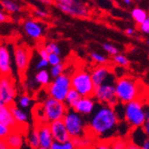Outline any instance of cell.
<instances>
[{
  "label": "cell",
  "mask_w": 149,
  "mask_h": 149,
  "mask_svg": "<svg viewBox=\"0 0 149 149\" xmlns=\"http://www.w3.org/2000/svg\"><path fill=\"white\" fill-rule=\"evenodd\" d=\"M114 107L100 104L89 116L87 133L101 140H109L115 137L120 123Z\"/></svg>",
  "instance_id": "obj_1"
},
{
  "label": "cell",
  "mask_w": 149,
  "mask_h": 149,
  "mask_svg": "<svg viewBox=\"0 0 149 149\" xmlns=\"http://www.w3.org/2000/svg\"><path fill=\"white\" fill-rule=\"evenodd\" d=\"M68 109V108L64 102L54 100L46 95L45 98L42 100L41 103L35 107L34 114L38 124H49L55 121L62 120Z\"/></svg>",
  "instance_id": "obj_2"
},
{
  "label": "cell",
  "mask_w": 149,
  "mask_h": 149,
  "mask_svg": "<svg viewBox=\"0 0 149 149\" xmlns=\"http://www.w3.org/2000/svg\"><path fill=\"white\" fill-rule=\"evenodd\" d=\"M116 98L118 103L126 104L138 100L140 93L136 80L129 77H120L115 83Z\"/></svg>",
  "instance_id": "obj_3"
},
{
  "label": "cell",
  "mask_w": 149,
  "mask_h": 149,
  "mask_svg": "<svg viewBox=\"0 0 149 149\" xmlns=\"http://www.w3.org/2000/svg\"><path fill=\"white\" fill-rule=\"evenodd\" d=\"M146 118V110L140 100H136L123 104V119L132 129L141 128Z\"/></svg>",
  "instance_id": "obj_4"
},
{
  "label": "cell",
  "mask_w": 149,
  "mask_h": 149,
  "mask_svg": "<svg viewBox=\"0 0 149 149\" xmlns=\"http://www.w3.org/2000/svg\"><path fill=\"white\" fill-rule=\"evenodd\" d=\"M62 121L65 124L67 132L71 139L78 138L87 133V122L84 116L79 115L72 108L68 109Z\"/></svg>",
  "instance_id": "obj_5"
},
{
  "label": "cell",
  "mask_w": 149,
  "mask_h": 149,
  "mask_svg": "<svg viewBox=\"0 0 149 149\" xmlns=\"http://www.w3.org/2000/svg\"><path fill=\"white\" fill-rule=\"evenodd\" d=\"M71 89V76L68 73H62L61 76L52 78L51 83L45 87L47 96L64 102L68 92Z\"/></svg>",
  "instance_id": "obj_6"
},
{
  "label": "cell",
  "mask_w": 149,
  "mask_h": 149,
  "mask_svg": "<svg viewBox=\"0 0 149 149\" xmlns=\"http://www.w3.org/2000/svg\"><path fill=\"white\" fill-rule=\"evenodd\" d=\"M71 88L77 91L81 97H92L95 86L92 83L91 73L78 69L71 74Z\"/></svg>",
  "instance_id": "obj_7"
},
{
  "label": "cell",
  "mask_w": 149,
  "mask_h": 149,
  "mask_svg": "<svg viewBox=\"0 0 149 149\" xmlns=\"http://www.w3.org/2000/svg\"><path fill=\"white\" fill-rule=\"evenodd\" d=\"M92 97L100 104L115 107L118 101L116 98L115 83L113 80H109L99 86H96Z\"/></svg>",
  "instance_id": "obj_8"
},
{
  "label": "cell",
  "mask_w": 149,
  "mask_h": 149,
  "mask_svg": "<svg viewBox=\"0 0 149 149\" xmlns=\"http://www.w3.org/2000/svg\"><path fill=\"white\" fill-rule=\"evenodd\" d=\"M56 6L63 13L77 18L89 16L88 7L78 0H54Z\"/></svg>",
  "instance_id": "obj_9"
},
{
  "label": "cell",
  "mask_w": 149,
  "mask_h": 149,
  "mask_svg": "<svg viewBox=\"0 0 149 149\" xmlns=\"http://www.w3.org/2000/svg\"><path fill=\"white\" fill-rule=\"evenodd\" d=\"M17 98V89L10 76L0 77V99L3 104L13 105Z\"/></svg>",
  "instance_id": "obj_10"
},
{
  "label": "cell",
  "mask_w": 149,
  "mask_h": 149,
  "mask_svg": "<svg viewBox=\"0 0 149 149\" xmlns=\"http://www.w3.org/2000/svg\"><path fill=\"white\" fill-rule=\"evenodd\" d=\"M24 33L33 40H39L45 34V26L42 22L34 19H28L22 24Z\"/></svg>",
  "instance_id": "obj_11"
},
{
  "label": "cell",
  "mask_w": 149,
  "mask_h": 149,
  "mask_svg": "<svg viewBox=\"0 0 149 149\" xmlns=\"http://www.w3.org/2000/svg\"><path fill=\"white\" fill-rule=\"evenodd\" d=\"M30 54L29 51L24 45H18L13 50V61L17 70L24 73L29 64Z\"/></svg>",
  "instance_id": "obj_12"
},
{
  "label": "cell",
  "mask_w": 149,
  "mask_h": 149,
  "mask_svg": "<svg viewBox=\"0 0 149 149\" xmlns=\"http://www.w3.org/2000/svg\"><path fill=\"white\" fill-rule=\"evenodd\" d=\"M13 69V56L7 45H0V74L10 76Z\"/></svg>",
  "instance_id": "obj_13"
},
{
  "label": "cell",
  "mask_w": 149,
  "mask_h": 149,
  "mask_svg": "<svg viewBox=\"0 0 149 149\" xmlns=\"http://www.w3.org/2000/svg\"><path fill=\"white\" fill-rule=\"evenodd\" d=\"M96 107V100L93 99V97H81L72 109L85 117L90 116L95 110Z\"/></svg>",
  "instance_id": "obj_14"
},
{
  "label": "cell",
  "mask_w": 149,
  "mask_h": 149,
  "mask_svg": "<svg viewBox=\"0 0 149 149\" xmlns=\"http://www.w3.org/2000/svg\"><path fill=\"white\" fill-rule=\"evenodd\" d=\"M50 130L52 139L56 142H65L70 139V137L67 132V129L62 120L55 121L49 123Z\"/></svg>",
  "instance_id": "obj_15"
},
{
  "label": "cell",
  "mask_w": 149,
  "mask_h": 149,
  "mask_svg": "<svg viewBox=\"0 0 149 149\" xmlns=\"http://www.w3.org/2000/svg\"><path fill=\"white\" fill-rule=\"evenodd\" d=\"M91 77L94 86H99L109 80L111 77V69L106 65H100L91 73Z\"/></svg>",
  "instance_id": "obj_16"
},
{
  "label": "cell",
  "mask_w": 149,
  "mask_h": 149,
  "mask_svg": "<svg viewBox=\"0 0 149 149\" xmlns=\"http://www.w3.org/2000/svg\"><path fill=\"white\" fill-rule=\"evenodd\" d=\"M5 140L9 149H21L24 144V136L22 132L16 128L11 130Z\"/></svg>",
  "instance_id": "obj_17"
},
{
  "label": "cell",
  "mask_w": 149,
  "mask_h": 149,
  "mask_svg": "<svg viewBox=\"0 0 149 149\" xmlns=\"http://www.w3.org/2000/svg\"><path fill=\"white\" fill-rule=\"evenodd\" d=\"M37 130H38L40 146L41 147L50 148L54 140H53L52 133H51L49 124H47V123H40V124L37 125Z\"/></svg>",
  "instance_id": "obj_18"
},
{
  "label": "cell",
  "mask_w": 149,
  "mask_h": 149,
  "mask_svg": "<svg viewBox=\"0 0 149 149\" xmlns=\"http://www.w3.org/2000/svg\"><path fill=\"white\" fill-rule=\"evenodd\" d=\"M0 123L7 126L11 130L18 128V125L13 116L9 105L0 104Z\"/></svg>",
  "instance_id": "obj_19"
},
{
  "label": "cell",
  "mask_w": 149,
  "mask_h": 149,
  "mask_svg": "<svg viewBox=\"0 0 149 149\" xmlns=\"http://www.w3.org/2000/svg\"><path fill=\"white\" fill-rule=\"evenodd\" d=\"M11 112L13 114V116L18 125V127L24 126L29 123V116L24 109L20 108L18 106L13 104L10 106Z\"/></svg>",
  "instance_id": "obj_20"
},
{
  "label": "cell",
  "mask_w": 149,
  "mask_h": 149,
  "mask_svg": "<svg viewBox=\"0 0 149 149\" xmlns=\"http://www.w3.org/2000/svg\"><path fill=\"white\" fill-rule=\"evenodd\" d=\"M71 141L76 149H91L94 146V138L89 133L78 138L71 139Z\"/></svg>",
  "instance_id": "obj_21"
},
{
  "label": "cell",
  "mask_w": 149,
  "mask_h": 149,
  "mask_svg": "<svg viewBox=\"0 0 149 149\" xmlns=\"http://www.w3.org/2000/svg\"><path fill=\"white\" fill-rule=\"evenodd\" d=\"M0 7L6 13H18L22 11V6L14 0H0Z\"/></svg>",
  "instance_id": "obj_22"
},
{
  "label": "cell",
  "mask_w": 149,
  "mask_h": 149,
  "mask_svg": "<svg viewBox=\"0 0 149 149\" xmlns=\"http://www.w3.org/2000/svg\"><path fill=\"white\" fill-rule=\"evenodd\" d=\"M34 79L39 86L46 87L51 83L52 77L48 70L42 69V70H38L36 73V74L34 76Z\"/></svg>",
  "instance_id": "obj_23"
},
{
  "label": "cell",
  "mask_w": 149,
  "mask_h": 149,
  "mask_svg": "<svg viewBox=\"0 0 149 149\" xmlns=\"http://www.w3.org/2000/svg\"><path fill=\"white\" fill-rule=\"evenodd\" d=\"M27 142L31 149H37L38 147H40L37 126L33 127L29 130V132H28V136H27Z\"/></svg>",
  "instance_id": "obj_24"
},
{
  "label": "cell",
  "mask_w": 149,
  "mask_h": 149,
  "mask_svg": "<svg viewBox=\"0 0 149 149\" xmlns=\"http://www.w3.org/2000/svg\"><path fill=\"white\" fill-rule=\"evenodd\" d=\"M80 98H81V96L79 95V93L77 91H74V89L71 88L65 98L64 103H65L66 107L68 109H70L74 107V105L77 103V101L80 100Z\"/></svg>",
  "instance_id": "obj_25"
},
{
  "label": "cell",
  "mask_w": 149,
  "mask_h": 149,
  "mask_svg": "<svg viewBox=\"0 0 149 149\" xmlns=\"http://www.w3.org/2000/svg\"><path fill=\"white\" fill-rule=\"evenodd\" d=\"M33 101H34V100L29 94L24 93V94H22L17 98L16 106H18L20 108L24 109V110L29 109L33 105Z\"/></svg>",
  "instance_id": "obj_26"
},
{
  "label": "cell",
  "mask_w": 149,
  "mask_h": 149,
  "mask_svg": "<svg viewBox=\"0 0 149 149\" xmlns=\"http://www.w3.org/2000/svg\"><path fill=\"white\" fill-rule=\"evenodd\" d=\"M132 17L133 18V20L138 24H141L147 18V14H146V11H144L143 9L135 8L132 11Z\"/></svg>",
  "instance_id": "obj_27"
},
{
  "label": "cell",
  "mask_w": 149,
  "mask_h": 149,
  "mask_svg": "<svg viewBox=\"0 0 149 149\" xmlns=\"http://www.w3.org/2000/svg\"><path fill=\"white\" fill-rule=\"evenodd\" d=\"M128 142L123 138H116L112 139L109 146L111 149H126Z\"/></svg>",
  "instance_id": "obj_28"
},
{
  "label": "cell",
  "mask_w": 149,
  "mask_h": 149,
  "mask_svg": "<svg viewBox=\"0 0 149 149\" xmlns=\"http://www.w3.org/2000/svg\"><path fill=\"white\" fill-rule=\"evenodd\" d=\"M90 57L93 61L96 62L99 65H105L108 61V58L107 57V56H105L104 54H101L100 52H91Z\"/></svg>",
  "instance_id": "obj_29"
},
{
  "label": "cell",
  "mask_w": 149,
  "mask_h": 149,
  "mask_svg": "<svg viewBox=\"0 0 149 149\" xmlns=\"http://www.w3.org/2000/svg\"><path fill=\"white\" fill-rule=\"evenodd\" d=\"M51 149H76L71 141V139L67 140L65 142H56L53 141V143L52 144Z\"/></svg>",
  "instance_id": "obj_30"
},
{
  "label": "cell",
  "mask_w": 149,
  "mask_h": 149,
  "mask_svg": "<svg viewBox=\"0 0 149 149\" xmlns=\"http://www.w3.org/2000/svg\"><path fill=\"white\" fill-rule=\"evenodd\" d=\"M113 61L119 67H127L129 65V60L123 54H116L113 56Z\"/></svg>",
  "instance_id": "obj_31"
},
{
  "label": "cell",
  "mask_w": 149,
  "mask_h": 149,
  "mask_svg": "<svg viewBox=\"0 0 149 149\" xmlns=\"http://www.w3.org/2000/svg\"><path fill=\"white\" fill-rule=\"evenodd\" d=\"M64 69H65L64 65L62 63H61V64L51 67V69H50L49 73L51 74L52 78H55V77L61 76L62 73H64Z\"/></svg>",
  "instance_id": "obj_32"
},
{
  "label": "cell",
  "mask_w": 149,
  "mask_h": 149,
  "mask_svg": "<svg viewBox=\"0 0 149 149\" xmlns=\"http://www.w3.org/2000/svg\"><path fill=\"white\" fill-rule=\"evenodd\" d=\"M45 49L47 51V52L50 54V53H54V54H58L60 55L61 54V47L59 46L58 44H56L54 42H49L45 46Z\"/></svg>",
  "instance_id": "obj_33"
},
{
  "label": "cell",
  "mask_w": 149,
  "mask_h": 149,
  "mask_svg": "<svg viewBox=\"0 0 149 149\" xmlns=\"http://www.w3.org/2000/svg\"><path fill=\"white\" fill-rule=\"evenodd\" d=\"M47 61H48V64L52 67V66H55V65H58V64H61V56L58 55V54H54V53H50L47 57Z\"/></svg>",
  "instance_id": "obj_34"
},
{
  "label": "cell",
  "mask_w": 149,
  "mask_h": 149,
  "mask_svg": "<svg viewBox=\"0 0 149 149\" xmlns=\"http://www.w3.org/2000/svg\"><path fill=\"white\" fill-rule=\"evenodd\" d=\"M102 48H103V50L106 52H107L109 55H112V56H114V55L118 53V49L115 45H111V44H108V43L103 44L102 45Z\"/></svg>",
  "instance_id": "obj_35"
},
{
  "label": "cell",
  "mask_w": 149,
  "mask_h": 149,
  "mask_svg": "<svg viewBox=\"0 0 149 149\" xmlns=\"http://www.w3.org/2000/svg\"><path fill=\"white\" fill-rule=\"evenodd\" d=\"M33 14L35 17L38 18V19H42V20H44V19H46L49 17V13L45 9H41V8H36L34 10L33 12Z\"/></svg>",
  "instance_id": "obj_36"
},
{
  "label": "cell",
  "mask_w": 149,
  "mask_h": 149,
  "mask_svg": "<svg viewBox=\"0 0 149 149\" xmlns=\"http://www.w3.org/2000/svg\"><path fill=\"white\" fill-rule=\"evenodd\" d=\"M11 129L0 123V139H6V138L11 132Z\"/></svg>",
  "instance_id": "obj_37"
},
{
  "label": "cell",
  "mask_w": 149,
  "mask_h": 149,
  "mask_svg": "<svg viewBox=\"0 0 149 149\" xmlns=\"http://www.w3.org/2000/svg\"><path fill=\"white\" fill-rule=\"evenodd\" d=\"M49 66V64H48V61H47V60H45V59H39L38 61H36V66H35V68H36V69L38 71V70H42V69H46V68Z\"/></svg>",
  "instance_id": "obj_38"
},
{
  "label": "cell",
  "mask_w": 149,
  "mask_h": 149,
  "mask_svg": "<svg viewBox=\"0 0 149 149\" xmlns=\"http://www.w3.org/2000/svg\"><path fill=\"white\" fill-rule=\"evenodd\" d=\"M141 129L145 132V134L149 138V111H146V118Z\"/></svg>",
  "instance_id": "obj_39"
},
{
  "label": "cell",
  "mask_w": 149,
  "mask_h": 149,
  "mask_svg": "<svg viewBox=\"0 0 149 149\" xmlns=\"http://www.w3.org/2000/svg\"><path fill=\"white\" fill-rule=\"evenodd\" d=\"M139 29L143 33L149 34V17H147L141 24H139Z\"/></svg>",
  "instance_id": "obj_40"
},
{
  "label": "cell",
  "mask_w": 149,
  "mask_h": 149,
  "mask_svg": "<svg viewBox=\"0 0 149 149\" xmlns=\"http://www.w3.org/2000/svg\"><path fill=\"white\" fill-rule=\"evenodd\" d=\"M28 87L29 90L31 91H35V90H37V86H38V84H37V83L35 81L34 77L33 78H29V82H28Z\"/></svg>",
  "instance_id": "obj_41"
},
{
  "label": "cell",
  "mask_w": 149,
  "mask_h": 149,
  "mask_svg": "<svg viewBox=\"0 0 149 149\" xmlns=\"http://www.w3.org/2000/svg\"><path fill=\"white\" fill-rule=\"evenodd\" d=\"M95 149H111V147L109 146V143H107L106 141H101L96 145Z\"/></svg>",
  "instance_id": "obj_42"
},
{
  "label": "cell",
  "mask_w": 149,
  "mask_h": 149,
  "mask_svg": "<svg viewBox=\"0 0 149 149\" xmlns=\"http://www.w3.org/2000/svg\"><path fill=\"white\" fill-rule=\"evenodd\" d=\"M7 20H8L7 13L2 8H0V23H5L7 22Z\"/></svg>",
  "instance_id": "obj_43"
},
{
  "label": "cell",
  "mask_w": 149,
  "mask_h": 149,
  "mask_svg": "<svg viewBox=\"0 0 149 149\" xmlns=\"http://www.w3.org/2000/svg\"><path fill=\"white\" fill-rule=\"evenodd\" d=\"M38 55H39V57L41 59H45L47 60V57H48V55L49 53L47 52V51L45 49V47H42L38 50Z\"/></svg>",
  "instance_id": "obj_44"
},
{
  "label": "cell",
  "mask_w": 149,
  "mask_h": 149,
  "mask_svg": "<svg viewBox=\"0 0 149 149\" xmlns=\"http://www.w3.org/2000/svg\"><path fill=\"white\" fill-rule=\"evenodd\" d=\"M140 148L141 149H149V138L146 137V139L142 142V144L140 145Z\"/></svg>",
  "instance_id": "obj_45"
},
{
  "label": "cell",
  "mask_w": 149,
  "mask_h": 149,
  "mask_svg": "<svg viewBox=\"0 0 149 149\" xmlns=\"http://www.w3.org/2000/svg\"><path fill=\"white\" fill-rule=\"evenodd\" d=\"M126 149H141L139 146L132 143V142H128V145H127V147Z\"/></svg>",
  "instance_id": "obj_46"
},
{
  "label": "cell",
  "mask_w": 149,
  "mask_h": 149,
  "mask_svg": "<svg viewBox=\"0 0 149 149\" xmlns=\"http://www.w3.org/2000/svg\"><path fill=\"white\" fill-rule=\"evenodd\" d=\"M37 2L44 5V6H51L54 0H36Z\"/></svg>",
  "instance_id": "obj_47"
},
{
  "label": "cell",
  "mask_w": 149,
  "mask_h": 149,
  "mask_svg": "<svg viewBox=\"0 0 149 149\" xmlns=\"http://www.w3.org/2000/svg\"><path fill=\"white\" fill-rule=\"evenodd\" d=\"M0 149H9L5 139H0Z\"/></svg>",
  "instance_id": "obj_48"
},
{
  "label": "cell",
  "mask_w": 149,
  "mask_h": 149,
  "mask_svg": "<svg viewBox=\"0 0 149 149\" xmlns=\"http://www.w3.org/2000/svg\"><path fill=\"white\" fill-rule=\"evenodd\" d=\"M134 32H135V30H134V29H132V28H128V29H126V30H125V33H126L127 36H132V35L134 34Z\"/></svg>",
  "instance_id": "obj_49"
},
{
  "label": "cell",
  "mask_w": 149,
  "mask_h": 149,
  "mask_svg": "<svg viewBox=\"0 0 149 149\" xmlns=\"http://www.w3.org/2000/svg\"><path fill=\"white\" fill-rule=\"evenodd\" d=\"M132 0H123V2L126 4V5H130V3H132Z\"/></svg>",
  "instance_id": "obj_50"
},
{
  "label": "cell",
  "mask_w": 149,
  "mask_h": 149,
  "mask_svg": "<svg viewBox=\"0 0 149 149\" xmlns=\"http://www.w3.org/2000/svg\"><path fill=\"white\" fill-rule=\"evenodd\" d=\"M37 149H51V148H47V147H38V148H37Z\"/></svg>",
  "instance_id": "obj_51"
},
{
  "label": "cell",
  "mask_w": 149,
  "mask_h": 149,
  "mask_svg": "<svg viewBox=\"0 0 149 149\" xmlns=\"http://www.w3.org/2000/svg\"><path fill=\"white\" fill-rule=\"evenodd\" d=\"M146 44H147V45H148V46H149V39H148V40H147V41H146Z\"/></svg>",
  "instance_id": "obj_52"
},
{
  "label": "cell",
  "mask_w": 149,
  "mask_h": 149,
  "mask_svg": "<svg viewBox=\"0 0 149 149\" xmlns=\"http://www.w3.org/2000/svg\"><path fill=\"white\" fill-rule=\"evenodd\" d=\"M3 102H2V100H1V99H0V104H2Z\"/></svg>",
  "instance_id": "obj_53"
}]
</instances>
